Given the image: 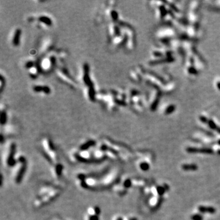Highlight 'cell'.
Masks as SVG:
<instances>
[{
  "instance_id": "cell-16",
  "label": "cell",
  "mask_w": 220,
  "mask_h": 220,
  "mask_svg": "<svg viewBox=\"0 0 220 220\" xmlns=\"http://www.w3.org/2000/svg\"><path fill=\"white\" fill-rule=\"evenodd\" d=\"M149 164H148V163H142L140 164V168L142 169V171H148L149 169Z\"/></svg>"
},
{
  "instance_id": "cell-21",
  "label": "cell",
  "mask_w": 220,
  "mask_h": 220,
  "mask_svg": "<svg viewBox=\"0 0 220 220\" xmlns=\"http://www.w3.org/2000/svg\"><path fill=\"white\" fill-rule=\"evenodd\" d=\"M89 220H99V215H91V216H90L89 218Z\"/></svg>"
},
{
  "instance_id": "cell-15",
  "label": "cell",
  "mask_w": 220,
  "mask_h": 220,
  "mask_svg": "<svg viewBox=\"0 0 220 220\" xmlns=\"http://www.w3.org/2000/svg\"><path fill=\"white\" fill-rule=\"evenodd\" d=\"M6 84V80L3 73H1V77H0V89H1V92L2 93L3 90L4 89Z\"/></svg>"
},
{
  "instance_id": "cell-6",
  "label": "cell",
  "mask_w": 220,
  "mask_h": 220,
  "mask_svg": "<svg viewBox=\"0 0 220 220\" xmlns=\"http://www.w3.org/2000/svg\"><path fill=\"white\" fill-rule=\"evenodd\" d=\"M22 36V29L19 27H15L10 32L9 36V42L10 45L14 48L19 47L21 44Z\"/></svg>"
},
{
  "instance_id": "cell-12",
  "label": "cell",
  "mask_w": 220,
  "mask_h": 220,
  "mask_svg": "<svg viewBox=\"0 0 220 220\" xmlns=\"http://www.w3.org/2000/svg\"><path fill=\"white\" fill-rule=\"evenodd\" d=\"M199 212L202 213H214L216 212V209L212 207H204V206H199L198 208Z\"/></svg>"
},
{
  "instance_id": "cell-2",
  "label": "cell",
  "mask_w": 220,
  "mask_h": 220,
  "mask_svg": "<svg viewBox=\"0 0 220 220\" xmlns=\"http://www.w3.org/2000/svg\"><path fill=\"white\" fill-rule=\"evenodd\" d=\"M79 83L86 100L90 103L97 102L98 91L92 78L90 65L87 62H83L80 67Z\"/></svg>"
},
{
  "instance_id": "cell-20",
  "label": "cell",
  "mask_w": 220,
  "mask_h": 220,
  "mask_svg": "<svg viewBox=\"0 0 220 220\" xmlns=\"http://www.w3.org/2000/svg\"><path fill=\"white\" fill-rule=\"evenodd\" d=\"M124 185L125 188H130L132 186V182L130 179H127L124 183Z\"/></svg>"
},
{
  "instance_id": "cell-25",
  "label": "cell",
  "mask_w": 220,
  "mask_h": 220,
  "mask_svg": "<svg viewBox=\"0 0 220 220\" xmlns=\"http://www.w3.org/2000/svg\"><path fill=\"white\" fill-rule=\"evenodd\" d=\"M218 144H219V145H220V140H219V141H218Z\"/></svg>"
},
{
  "instance_id": "cell-17",
  "label": "cell",
  "mask_w": 220,
  "mask_h": 220,
  "mask_svg": "<svg viewBox=\"0 0 220 220\" xmlns=\"http://www.w3.org/2000/svg\"><path fill=\"white\" fill-rule=\"evenodd\" d=\"M157 192H158V194L162 196L164 193L165 191H166V189H165L164 187H160V186H158V187H157Z\"/></svg>"
},
{
  "instance_id": "cell-22",
  "label": "cell",
  "mask_w": 220,
  "mask_h": 220,
  "mask_svg": "<svg viewBox=\"0 0 220 220\" xmlns=\"http://www.w3.org/2000/svg\"><path fill=\"white\" fill-rule=\"evenodd\" d=\"M94 210H95V213H96V215H99V214L100 213V208L98 207H96L95 208Z\"/></svg>"
},
{
  "instance_id": "cell-14",
  "label": "cell",
  "mask_w": 220,
  "mask_h": 220,
  "mask_svg": "<svg viewBox=\"0 0 220 220\" xmlns=\"http://www.w3.org/2000/svg\"><path fill=\"white\" fill-rule=\"evenodd\" d=\"M182 168L185 171H196L197 169V166L195 164H185L182 165Z\"/></svg>"
},
{
  "instance_id": "cell-7",
  "label": "cell",
  "mask_w": 220,
  "mask_h": 220,
  "mask_svg": "<svg viewBox=\"0 0 220 220\" xmlns=\"http://www.w3.org/2000/svg\"><path fill=\"white\" fill-rule=\"evenodd\" d=\"M31 90L34 94L41 96H48L51 93L50 86L45 84H35L31 87Z\"/></svg>"
},
{
  "instance_id": "cell-9",
  "label": "cell",
  "mask_w": 220,
  "mask_h": 220,
  "mask_svg": "<svg viewBox=\"0 0 220 220\" xmlns=\"http://www.w3.org/2000/svg\"><path fill=\"white\" fill-rule=\"evenodd\" d=\"M16 152V144L15 143L11 144L10 147V151H9V154L8 158L7 160V163L8 164L9 166L10 167H12L14 165L16 164V160H15L14 156Z\"/></svg>"
},
{
  "instance_id": "cell-23",
  "label": "cell",
  "mask_w": 220,
  "mask_h": 220,
  "mask_svg": "<svg viewBox=\"0 0 220 220\" xmlns=\"http://www.w3.org/2000/svg\"><path fill=\"white\" fill-rule=\"evenodd\" d=\"M116 220H123V219L121 218V217H119V218H117Z\"/></svg>"
},
{
  "instance_id": "cell-4",
  "label": "cell",
  "mask_w": 220,
  "mask_h": 220,
  "mask_svg": "<svg viewBox=\"0 0 220 220\" xmlns=\"http://www.w3.org/2000/svg\"><path fill=\"white\" fill-rule=\"evenodd\" d=\"M39 61L40 57L38 56V54H34L25 59L23 62V69L31 79H36L42 74Z\"/></svg>"
},
{
  "instance_id": "cell-5",
  "label": "cell",
  "mask_w": 220,
  "mask_h": 220,
  "mask_svg": "<svg viewBox=\"0 0 220 220\" xmlns=\"http://www.w3.org/2000/svg\"><path fill=\"white\" fill-rule=\"evenodd\" d=\"M56 77L61 82L65 85L75 90L78 87V83L71 75L69 70L64 64H61L57 66L54 72Z\"/></svg>"
},
{
  "instance_id": "cell-10",
  "label": "cell",
  "mask_w": 220,
  "mask_h": 220,
  "mask_svg": "<svg viewBox=\"0 0 220 220\" xmlns=\"http://www.w3.org/2000/svg\"><path fill=\"white\" fill-rule=\"evenodd\" d=\"M8 110L7 108L4 104L1 103V119L0 122L2 125L6 124L7 120H8Z\"/></svg>"
},
{
  "instance_id": "cell-11",
  "label": "cell",
  "mask_w": 220,
  "mask_h": 220,
  "mask_svg": "<svg viewBox=\"0 0 220 220\" xmlns=\"http://www.w3.org/2000/svg\"><path fill=\"white\" fill-rule=\"evenodd\" d=\"M187 151L188 153L191 154H195V153H200V154H213V151L210 149H198L194 148H188L187 149Z\"/></svg>"
},
{
  "instance_id": "cell-13",
  "label": "cell",
  "mask_w": 220,
  "mask_h": 220,
  "mask_svg": "<svg viewBox=\"0 0 220 220\" xmlns=\"http://www.w3.org/2000/svg\"><path fill=\"white\" fill-rule=\"evenodd\" d=\"M95 144H96V141L93 140H89L87 141L85 143L83 144L80 146V149H81V151H86V150L88 149L90 147L93 146V145H94Z\"/></svg>"
},
{
  "instance_id": "cell-24",
  "label": "cell",
  "mask_w": 220,
  "mask_h": 220,
  "mask_svg": "<svg viewBox=\"0 0 220 220\" xmlns=\"http://www.w3.org/2000/svg\"><path fill=\"white\" fill-rule=\"evenodd\" d=\"M130 220H138V219H136V218H132V219H130Z\"/></svg>"
},
{
  "instance_id": "cell-3",
  "label": "cell",
  "mask_w": 220,
  "mask_h": 220,
  "mask_svg": "<svg viewBox=\"0 0 220 220\" xmlns=\"http://www.w3.org/2000/svg\"><path fill=\"white\" fill-rule=\"evenodd\" d=\"M26 21L29 25L41 29H50L54 24L51 16L45 13L29 15L26 17Z\"/></svg>"
},
{
  "instance_id": "cell-18",
  "label": "cell",
  "mask_w": 220,
  "mask_h": 220,
  "mask_svg": "<svg viewBox=\"0 0 220 220\" xmlns=\"http://www.w3.org/2000/svg\"><path fill=\"white\" fill-rule=\"evenodd\" d=\"M56 173H57V174L58 175H60L61 174L62 169H63V167H62V165L58 164L57 166H56Z\"/></svg>"
},
{
  "instance_id": "cell-1",
  "label": "cell",
  "mask_w": 220,
  "mask_h": 220,
  "mask_svg": "<svg viewBox=\"0 0 220 220\" xmlns=\"http://www.w3.org/2000/svg\"><path fill=\"white\" fill-rule=\"evenodd\" d=\"M97 101L100 102L108 111L114 112L126 105V96L124 93L113 89L98 91Z\"/></svg>"
},
{
  "instance_id": "cell-19",
  "label": "cell",
  "mask_w": 220,
  "mask_h": 220,
  "mask_svg": "<svg viewBox=\"0 0 220 220\" xmlns=\"http://www.w3.org/2000/svg\"><path fill=\"white\" fill-rule=\"evenodd\" d=\"M191 219L192 220H203V217L200 216L199 214H196V215H193L191 216Z\"/></svg>"
},
{
  "instance_id": "cell-8",
  "label": "cell",
  "mask_w": 220,
  "mask_h": 220,
  "mask_svg": "<svg viewBox=\"0 0 220 220\" xmlns=\"http://www.w3.org/2000/svg\"><path fill=\"white\" fill-rule=\"evenodd\" d=\"M19 161L22 163V166H21L20 169H19V172H18L17 177H16L15 181L17 184H20L22 182V179H23V176H24L25 172L26 171V168H27V165H26V161L25 157H20L19 158Z\"/></svg>"
}]
</instances>
